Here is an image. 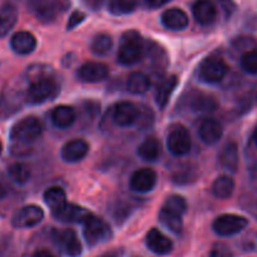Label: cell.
Wrapping results in <instances>:
<instances>
[{
	"mask_svg": "<svg viewBox=\"0 0 257 257\" xmlns=\"http://www.w3.org/2000/svg\"><path fill=\"white\" fill-rule=\"evenodd\" d=\"M9 177L18 184H26L31 178V169L23 163H14L8 168Z\"/></svg>",
	"mask_w": 257,
	"mask_h": 257,
	"instance_id": "33",
	"label": "cell"
},
{
	"mask_svg": "<svg viewBox=\"0 0 257 257\" xmlns=\"http://www.w3.org/2000/svg\"><path fill=\"white\" fill-rule=\"evenodd\" d=\"M32 257H54V256L48 251V249L41 248V249H37V251L32 254Z\"/></svg>",
	"mask_w": 257,
	"mask_h": 257,
	"instance_id": "41",
	"label": "cell"
},
{
	"mask_svg": "<svg viewBox=\"0 0 257 257\" xmlns=\"http://www.w3.org/2000/svg\"><path fill=\"white\" fill-rule=\"evenodd\" d=\"M82 232L86 242L90 246H96L98 243L106 242L111 238V228L102 218L91 213L82 223Z\"/></svg>",
	"mask_w": 257,
	"mask_h": 257,
	"instance_id": "4",
	"label": "cell"
},
{
	"mask_svg": "<svg viewBox=\"0 0 257 257\" xmlns=\"http://www.w3.org/2000/svg\"><path fill=\"white\" fill-rule=\"evenodd\" d=\"M44 217L43 209L36 204H28L14 213L12 218V224L16 228H31L41 223Z\"/></svg>",
	"mask_w": 257,
	"mask_h": 257,
	"instance_id": "8",
	"label": "cell"
},
{
	"mask_svg": "<svg viewBox=\"0 0 257 257\" xmlns=\"http://www.w3.org/2000/svg\"><path fill=\"white\" fill-rule=\"evenodd\" d=\"M7 193H8V187L6 183L0 180V199H3L7 196Z\"/></svg>",
	"mask_w": 257,
	"mask_h": 257,
	"instance_id": "42",
	"label": "cell"
},
{
	"mask_svg": "<svg viewBox=\"0 0 257 257\" xmlns=\"http://www.w3.org/2000/svg\"><path fill=\"white\" fill-rule=\"evenodd\" d=\"M52 122L58 128H67L76 121V111L67 105H58L52 110Z\"/></svg>",
	"mask_w": 257,
	"mask_h": 257,
	"instance_id": "23",
	"label": "cell"
},
{
	"mask_svg": "<svg viewBox=\"0 0 257 257\" xmlns=\"http://www.w3.org/2000/svg\"><path fill=\"white\" fill-rule=\"evenodd\" d=\"M158 175L152 168H142L133 173L130 178V188L138 193H148L154 189Z\"/></svg>",
	"mask_w": 257,
	"mask_h": 257,
	"instance_id": "12",
	"label": "cell"
},
{
	"mask_svg": "<svg viewBox=\"0 0 257 257\" xmlns=\"http://www.w3.org/2000/svg\"><path fill=\"white\" fill-rule=\"evenodd\" d=\"M162 208L172 212V213L183 216L187 212V201L184 199V197L179 196V194H170L164 201Z\"/></svg>",
	"mask_w": 257,
	"mask_h": 257,
	"instance_id": "32",
	"label": "cell"
},
{
	"mask_svg": "<svg viewBox=\"0 0 257 257\" xmlns=\"http://www.w3.org/2000/svg\"><path fill=\"white\" fill-rule=\"evenodd\" d=\"M192 13L201 26H209L217 18V8L211 0H197L192 7Z\"/></svg>",
	"mask_w": 257,
	"mask_h": 257,
	"instance_id": "19",
	"label": "cell"
},
{
	"mask_svg": "<svg viewBox=\"0 0 257 257\" xmlns=\"http://www.w3.org/2000/svg\"><path fill=\"white\" fill-rule=\"evenodd\" d=\"M221 6L223 7L227 17L231 16L232 12L234 11V4L232 3V0H221Z\"/></svg>",
	"mask_w": 257,
	"mask_h": 257,
	"instance_id": "40",
	"label": "cell"
},
{
	"mask_svg": "<svg viewBox=\"0 0 257 257\" xmlns=\"http://www.w3.org/2000/svg\"><path fill=\"white\" fill-rule=\"evenodd\" d=\"M209 257H234V254L227 244L218 242L212 246L211 251H209Z\"/></svg>",
	"mask_w": 257,
	"mask_h": 257,
	"instance_id": "36",
	"label": "cell"
},
{
	"mask_svg": "<svg viewBox=\"0 0 257 257\" xmlns=\"http://www.w3.org/2000/svg\"><path fill=\"white\" fill-rule=\"evenodd\" d=\"M243 248L246 251H256L257 249V233H248L243 238Z\"/></svg>",
	"mask_w": 257,
	"mask_h": 257,
	"instance_id": "38",
	"label": "cell"
},
{
	"mask_svg": "<svg viewBox=\"0 0 257 257\" xmlns=\"http://www.w3.org/2000/svg\"><path fill=\"white\" fill-rule=\"evenodd\" d=\"M53 217L64 223H83L90 216L91 212L83 207L73 203H66L58 211L53 212Z\"/></svg>",
	"mask_w": 257,
	"mask_h": 257,
	"instance_id": "13",
	"label": "cell"
},
{
	"mask_svg": "<svg viewBox=\"0 0 257 257\" xmlns=\"http://www.w3.org/2000/svg\"><path fill=\"white\" fill-rule=\"evenodd\" d=\"M54 239L66 256L78 257L82 252V244L73 229H56Z\"/></svg>",
	"mask_w": 257,
	"mask_h": 257,
	"instance_id": "9",
	"label": "cell"
},
{
	"mask_svg": "<svg viewBox=\"0 0 257 257\" xmlns=\"http://www.w3.org/2000/svg\"><path fill=\"white\" fill-rule=\"evenodd\" d=\"M145 54V46L138 31H127L121 36L117 51V62L122 66H133L142 61Z\"/></svg>",
	"mask_w": 257,
	"mask_h": 257,
	"instance_id": "1",
	"label": "cell"
},
{
	"mask_svg": "<svg viewBox=\"0 0 257 257\" xmlns=\"http://www.w3.org/2000/svg\"><path fill=\"white\" fill-rule=\"evenodd\" d=\"M145 243L150 251L157 254H168L173 251L172 239L158 228H152L148 232Z\"/></svg>",
	"mask_w": 257,
	"mask_h": 257,
	"instance_id": "15",
	"label": "cell"
},
{
	"mask_svg": "<svg viewBox=\"0 0 257 257\" xmlns=\"http://www.w3.org/2000/svg\"><path fill=\"white\" fill-rule=\"evenodd\" d=\"M85 19H86V14L85 13H82V12H80V11L73 12V13L70 16V18H68L67 29H68V31H71V29H73L75 27H77L78 24L82 23Z\"/></svg>",
	"mask_w": 257,
	"mask_h": 257,
	"instance_id": "37",
	"label": "cell"
},
{
	"mask_svg": "<svg viewBox=\"0 0 257 257\" xmlns=\"http://www.w3.org/2000/svg\"><path fill=\"white\" fill-rule=\"evenodd\" d=\"M58 93L59 85L54 78L39 75L29 83L27 88L26 100L31 105H41L47 101L53 100Z\"/></svg>",
	"mask_w": 257,
	"mask_h": 257,
	"instance_id": "2",
	"label": "cell"
},
{
	"mask_svg": "<svg viewBox=\"0 0 257 257\" xmlns=\"http://www.w3.org/2000/svg\"><path fill=\"white\" fill-rule=\"evenodd\" d=\"M162 153L160 143L154 138H148L138 148V155L145 162H155Z\"/></svg>",
	"mask_w": 257,
	"mask_h": 257,
	"instance_id": "27",
	"label": "cell"
},
{
	"mask_svg": "<svg viewBox=\"0 0 257 257\" xmlns=\"http://www.w3.org/2000/svg\"><path fill=\"white\" fill-rule=\"evenodd\" d=\"M178 82H179V81H178L177 76L172 75L163 78V80L158 83L157 90H155V101H157L160 110H164L165 106L168 105L173 92H174L175 88H177Z\"/></svg>",
	"mask_w": 257,
	"mask_h": 257,
	"instance_id": "21",
	"label": "cell"
},
{
	"mask_svg": "<svg viewBox=\"0 0 257 257\" xmlns=\"http://www.w3.org/2000/svg\"><path fill=\"white\" fill-rule=\"evenodd\" d=\"M168 150L175 157H183L190 152L192 140L185 126L175 123L169 128L167 137Z\"/></svg>",
	"mask_w": 257,
	"mask_h": 257,
	"instance_id": "7",
	"label": "cell"
},
{
	"mask_svg": "<svg viewBox=\"0 0 257 257\" xmlns=\"http://www.w3.org/2000/svg\"><path fill=\"white\" fill-rule=\"evenodd\" d=\"M43 126L36 116H27L13 125L11 130V139L22 144H29L38 139Z\"/></svg>",
	"mask_w": 257,
	"mask_h": 257,
	"instance_id": "3",
	"label": "cell"
},
{
	"mask_svg": "<svg viewBox=\"0 0 257 257\" xmlns=\"http://www.w3.org/2000/svg\"><path fill=\"white\" fill-rule=\"evenodd\" d=\"M149 76L143 72H133L127 78V90L134 95H142L150 88Z\"/></svg>",
	"mask_w": 257,
	"mask_h": 257,
	"instance_id": "28",
	"label": "cell"
},
{
	"mask_svg": "<svg viewBox=\"0 0 257 257\" xmlns=\"http://www.w3.org/2000/svg\"><path fill=\"white\" fill-rule=\"evenodd\" d=\"M160 22L163 26L169 31L179 32L184 31L189 24V18H188L187 13L179 8H170L163 12L162 17H160Z\"/></svg>",
	"mask_w": 257,
	"mask_h": 257,
	"instance_id": "16",
	"label": "cell"
},
{
	"mask_svg": "<svg viewBox=\"0 0 257 257\" xmlns=\"http://www.w3.org/2000/svg\"><path fill=\"white\" fill-rule=\"evenodd\" d=\"M11 47L14 53L27 56V54H31L37 48V38L31 32H17L12 36Z\"/></svg>",
	"mask_w": 257,
	"mask_h": 257,
	"instance_id": "17",
	"label": "cell"
},
{
	"mask_svg": "<svg viewBox=\"0 0 257 257\" xmlns=\"http://www.w3.org/2000/svg\"><path fill=\"white\" fill-rule=\"evenodd\" d=\"M112 38L107 33H98L92 38L90 49L95 56H106L112 48Z\"/></svg>",
	"mask_w": 257,
	"mask_h": 257,
	"instance_id": "29",
	"label": "cell"
},
{
	"mask_svg": "<svg viewBox=\"0 0 257 257\" xmlns=\"http://www.w3.org/2000/svg\"><path fill=\"white\" fill-rule=\"evenodd\" d=\"M218 106L213 96L203 92H194L190 96L189 107L197 113H211L214 112Z\"/></svg>",
	"mask_w": 257,
	"mask_h": 257,
	"instance_id": "22",
	"label": "cell"
},
{
	"mask_svg": "<svg viewBox=\"0 0 257 257\" xmlns=\"http://www.w3.org/2000/svg\"><path fill=\"white\" fill-rule=\"evenodd\" d=\"M103 257H108V256H103Z\"/></svg>",
	"mask_w": 257,
	"mask_h": 257,
	"instance_id": "45",
	"label": "cell"
},
{
	"mask_svg": "<svg viewBox=\"0 0 257 257\" xmlns=\"http://www.w3.org/2000/svg\"><path fill=\"white\" fill-rule=\"evenodd\" d=\"M198 135L202 142L206 143V144H216L223 135V127L214 118H204L199 126Z\"/></svg>",
	"mask_w": 257,
	"mask_h": 257,
	"instance_id": "20",
	"label": "cell"
},
{
	"mask_svg": "<svg viewBox=\"0 0 257 257\" xmlns=\"http://www.w3.org/2000/svg\"><path fill=\"white\" fill-rule=\"evenodd\" d=\"M36 16L42 21H51L57 13V7L51 0H41V3L36 4Z\"/></svg>",
	"mask_w": 257,
	"mask_h": 257,
	"instance_id": "34",
	"label": "cell"
},
{
	"mask_svg": "<svg viewBox=\"0 0 257 257\" xmlns=\"http://www.w3.org/2000/svg\"><path fill=\"white\" fill-rule=\"evenodd\" d=\"M241 68L249 75H257V49H251L242 54Z\"/></svg>",
	"mask_w": 257,
	"mask_h": 257,
	"instance_id": "35",
	"label": "cell"
},
{
	"mask_svg": "<svg viewBox=\"0 0 257 257\" xmlns=\"http://www.w3.org/2000/svg\"><path fill=\"white\" fill-rule=\"evenodd\" d=\"M108 67L101 62H86L76 72L78 80L85 83H98L108 77Z\"/></svg>",
	"mask_w": 257,
	"mask_h": 257,
	"instance_id": "10",
	"label": "cell"
},
{
	"mask_svg": "<svg viewBox=\"0 0 257 257\" xmlns=\"http://www.w3.org/2000/svg\"><path fill=\"white\" fill-rule=\"evenodd\" d=\"M138 0H110L108 12L112 16H126L137 9Z\"/></svg>",
	"mask_w": 257,
	"mask_h": 257,
	"instance_id": "31",
	"label": "cell"
},
{
	"mask_svg": "<svg viewBox=\"0 0 257 257\" xmlns=\"http://www.w3.org/2000/svg\"><path fill=\"white\" fill-rule=\"evenodd\" d=\"M218 163L222 169L229 173H236L239 165L238 145L234 142H228L223 145L218 155Z\"/></svg>",
	"mask_w": 257,
	"mask_h": 257,
	"instance_id": "18",
	"label": "cell"
},
{
	"mask_svg": "<svg viewBox=\"0 0 257 257\" xmlns=\"http://www.w3.org/2000/svg\"><path fill=\"white\" fill-rule=\"evenodd\" d=\"M159 222L165 228L175 234H179L183 229V216L172 213V212L165 211L163 208L159 212Z\"/></svg>",
	"mask_w": 257,
	"mask_h": 257,
	"instance_id": "30",
	"label": "cell"
},
{
	"mask_svg": "<svg viewBox=\"0 0 257 257\" xmlns=\"http://www.w3.org/2000/svg\"><path fill=\"white\" fill-rule=\"evenodd\" d=\"M234 188V180L231 175H219L214 179V182L212 183V194H213L216 198L218 199H228L229 197L233 194Z\"/></svg>",
	"mask_w": 257,
	"mask_h": 257,
	"instance_id": "25",
	"label": "cell"
},
{
	"mask_svg": "<svg viewBox=\"0 0 257 257\" xmlns=\"http://www.w3.org/2000/svg\"><path fill=\"white\" fill-rule=\"evenodd\" d=\"M248 226L246 217L233 213H224L217 217L212 223L214 233L218 236L228 237L239 233Z\"/></svg>",
	"mask_w": 257,
	"mask_h": 257,
	"instance_id": "6",
	"label": "cell"
},
{
	"mask_svg": "<svg viewBox=\"0 0 257 257\" xmlns=\"http://www.w3.org/2000/svg\"><path fill=\"white\" fill-rule=\"evenodd\" d=\"M228 73V64L218 57H207L198 67V76L206 83H218Z\"/></svg>",
	"mask_w": 257,
	"mask_h": 257,
	"instance_id": "5",
	"label": "cell"
},
{
	"mask_svg": "<svg viewBox=\"0 0 257 257\" xmlns=\"http://www.w3.org/2000/svg\"><path fill=\"white\" fill-rule=\"evenodd\" d=\"M2 152H3V143L0 140V154H2Z\"/></svg>",
	"mask_w": 257,
	"mask_h": 257,
	"instance_id": "44",
	"label": "cell"
},
{
	"mask_svg": "<svg viewBox=\"0 0 257 257\" xmlns=\"http://www.w3.org/2000/svg\"><path fill=\"white\" fill-rule=\"evenodd\" d=\"M88 143L83 139H72L61 149V158L66 163H77L88 154Z\"/></svg>",
	"mask_w": 257,
	"mask_h": 257,
	"instance_id": "14",
	"label": "cell"
},
{
	"mask_svg": "<svg viewBox=\"0 0 257 257\" xmlns=\"http://www.w3.org/2000/svg\"><path fill=\"white\" fill-rule=\"evenodd\" d=\"M140 111L134 103L128 101H121L116 103L112 108V120L113 122L121 127L132 126L139 120Z\"/></svg>",
	"mask_w": 257,
	"mask_h": 257,
	"instance_id": "11",
	"label": "cell"
},
{
	"mask_svg": "<svg viewBox=\"0 0 257 257\" xmlns=\"http://www.w3.org/2000/svg\"><path fill=\"white\" fill-rule=\"evenodd\" d=\"M253 140H254V144L257 145V130H256V133H254V137H253Z\"/></svg>",
	"mask_w": 257,
	"mask_h": 257,
	"instance_id": "43",
	"label": "cell"
},
{
	"mask_svg": "<svg viewBox=\"0 0 257 257\" xmlns=\"http://www.w3.org/2000/svg\"><path fill=\"white\" fill-rule=\"evenodd\" d=\"M43 199L47 206L51 208L52 213L58 211L61 207L67 203V196L66 192L61 187H51L44 192Z\"/></svg>",
	"mask_w": 257,
	"mask_h": 257,
	"instance_id": "26",
	"label": "cell"
},
{
	"mask_svg": "<svg viewBox=\"0 0 257 257\" xmlns=\"http://www.w3.org/2000/svg\"><path fill=\"white\" fill-rule=\"evenodd\" d=\"M18 21V9L13 4H4L0 8V38L8 36Z\"/></svg>",
	"mask_w": 257,
	"mask_h": 257,
	"instance_id": "24",
	"label": "cell"
},
{
	"mask_svg": "<svg viewBox=\"0 0 257 257\" xmlns=\"http://www.w3.org/2000/svg\"><path fill=\"white\" fill-rule=\"evenodd\" d=\"M170 0H145V4H147L148 8L150 9H158L160 7L165 6L167 3H169Z\"/></svg>",
	"mask_w": 257,
	"mask_h": 257,
	"instance_id": "39",
	"label": "cell"
}]
</instances>
